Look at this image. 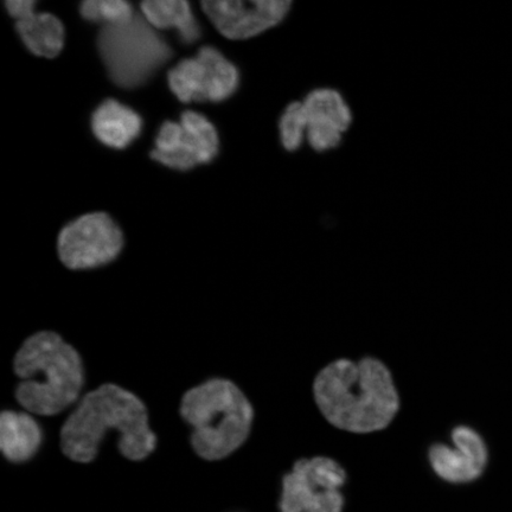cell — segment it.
I'll return each mask as SVG.
<instances>
[{"label": "cell", "mask_w": 512, "mask_h": 512, "mask_svg": "<svg viewBox=\"0 0 512 512\" xmlns=\"http://www.w3.org/2000/svg\"><path fill=\"white\" fill-rule=\"evenodd\" d=\"M143 14L152 27L175 28L182 41L190 44L200 38L201 31L185 0H150L142 3Z\"/></svg>", "instance_id": "15"}, {"label": "cell", "mask_w": 512, "mask_h": 512, "mask_svg": "<svg viewBox=\"0 0 512 512\" xmlns=\"http://www.w3.org/2000/svg\"><path fill=\"white\" fill-rule=\"evenodd\" d=\"M98 44L112 79L125 88L142 85L171 55L168 44L139 17L118 27H105Z\"/></svg>", "instance_id": "5"}, {"label": "cell", "mask_w": 512, "mask_h": 512, "mask_svg": "<svg viewBox=\"0 0 512 512\" xmlns=\"http://www.w3.org/2000/svg\"><path fill=\"white\" fill-rule=\"evenodd\" d=\"M292 0H206L202 8L229 40H249L278 27L290 15Z\"/></svg>", "instance_id": "10"}, {"label": "cell", "mask_w": 512, "mask_h": 512, "mask_svg": "<svg viewBox=\"0 0 512 512\" xmlns=\"http://www.w3.org/2000/svg\"><path fill=\"white\" fill-rule=\"evenodd\" d=\"M279 138L287 152H298L306 144L307 120L302 100L290 102L280 115Z\"/></svg>", "instance_id": "17"}, {"label": "cell", "mask_w": 512, "mask_h": 512, "mask_svg": "<svg viewBox=\"0 0 512 512\" xmlns=\"http://www.w3.org/2000/svg\"><path fill=\"white\" fill-rule=\"evenodd\" d=\"M347 472L329 457L300 459L281 483L280 512H343Z\"/></svg>", "instance_id": "6"}, {"label": "cell", "mask_w": 512, "mask_h": 512, "mask_svg": "<svg viewBox=\"0 0 512 512\" xmlns=\"http://www.w3.org/2000/svg\"><path fill=\"white\" fill-rule=\"evenodd\" d=\"M453 447L434 444L428 451L431 467L440 479L451 484L475 482L488 464V448L471 427L458 426L452 431Z\"/></svg>", "instance_id": "12"}, {"label": "cell", "mask_w": 512, "mask_h": 512, "mask_svg": "<svg viewBox=\"0 0 512 512\" xmlns=\"http://www.w3.org/2000/svg\"><path fill=\"white\" fill-rule=\"evenodd\" d=\"M35 5V0H10V2H6L9 14L16 18L17 21H21V19L34 14Z\"/></svg>", "instance_id": "19"}, {"label": "cell", "mask_w": 512, "mask_h": 512, "mask_svg": "<svg viewBox=\"0 0 512 512\" xmlns=\"http://www.w3.org/2000/svg\"><path fill=\"white\" fill-rule=\"evenodd\" d=\"M313 396L330 425L355 434L384 430L400 408L392 373L374 357L331 362L316 376Z\"/></svg>", "instance_id": "2"}, {"label": "cell", "mask_w": 512, "mask_h": 512, "mask_svg": "<svg viewBox=\"0 0 512 512\" xmlns=\"http://www.w3.org/2000/svg\"><path fill=\"white\" fill-rule=\"evenodd\" d=\"M19 382L15 396L25 412L54 416L78 402L85 386L79 351L53 331H41L22 344L14 358Z\"/></svg>", "instance_id": "3"}, {"label": "cell", "mask_w": 512, "mask_h": 512, "mask_svg": "<svg viewBox=\"0 0 512 512\" xmlns=\"http://www.w3.org/2000/svg\"><path fill=\"white\" fill-rule=\"evenodd\" d=\"M239 72L220 51L204 47L195 59L184 60L169 73L171 91L183 102H220L239 87Z\"/></svg>", "instance_id": "8"}, {"label": "cell", "mask_w": 512, "mask_h": 512, "mask_svg": "<svg viewBox=\"0 0 512 512\" xmlns=\"http://www.w3.org/2000/svg\"><path fill=\"white\" fill-rule=\"evenodd\" d=\"M81 15L87 21L118 27L134 18L133 8L124 0H86L81 4Z\"/></svg>", "instance_id": "18"}, {"label": "cell", "mask_w": 512, "mask_h": 512, "mask_svg": "<svg viewBox=\"0 0 512 512\" xmlns=\"http://www.w3.org/2000/svg\"><path fill=\"white\" fill-rule=\"evenodd\" d=\"M142 119L136 112L114 100L102 104L93 115V131L105 145L124 149L142 131Z\"/></svg>", "instance_id": "14"}, {"label": "cell", "mask_w": 512, "mask_h": 512, "mask_svg": "<svg viewBox=\"0 0 512 512\" xmlns=\"http://www.w3.org/2000/svg\"><path fill=\"white\" fill-rule=\"evenodd\" d=\"M16 28L25 46L37 56L53 59L61 53L64 28L60 19L49 14H34L17 21Z\"/></svg>", "instance_id": "16"}, {"label": "cell", "mask_w": 512, "mask_h": 512, "mask_svg": "<svg viewBox=\"0 0 512 512\" xmlns=\"http://www.w3.org/2000/svg\"><path fill=\"white\" fill-rule=\"evenodd\" d=\"M123 246L118 224L104 213L86 215L68 224L57 242L62 264L73 271L110 264Z\"/></svg>", "instance_id": "7"}, {"label": "cell", "mask_w": 512, "mask_h": 512, "mask_svg": "<svg viewBox=\"0 0 512 512\" xmlns=\"http://www.w3.org/2000/svg\"><path fill=\"white\" fill-rule=\"evenodd\" d=\"M182 418L191 427L190 443L198 457L217 462L239 450L251 434L254 409L229 380L213 379L183 395Z\"/></svg>", "instance_id": "4"}, {"label": "cell", "mask_w": 512, "mask_h": 512, "mask_svg": "<svg viewBox=\"0 0 512 512\" xmlns=\"http://www.w3.org/2000/svg\"><path fill=\"white\" fill-rule=\"evenodd\" d=\"M42 430L28 412L4 411L0 415V450L10 463L29 462L40 450Z\"/></svg>", "instance_id": "13"}, {"label": "cell", "mask_w": 512, "mask_h": 512, "mask_svg": "<svg viewBox=\"0 0 512 512\" xmlns=\"http://www.w3.org/2000/svg\"><path fill=\"white\" fill-rule=\"evenodd\" d=\"M149 420V411L136 394L118 384H102L83 396L64 422L61 450L75 463H91L106 434L117 432L120 453L132 462H140L157 447Z\"/></svg>", "instance_id": "1"}, {"label": "cell", "mask_w": 512, "mask_h": 512, "mask_svg": "<svg viewBox=\"0 0 512 512\" xmlns=\"http://www.w3.org/2000/svg\"><path fill=\"white\" fill-rule=\"evenodd\" d=\"M302 102L307 120L306 144L318 153L336 150L354 123L344 95L335 88L318 87L307 93Z\"/></svg>", "instance_id": "11"}, {"label": "cell", "mask_w": 512, "mask_h": 512, "mask_svg": "<svg viewBox=\"0 0 512 512\" xmlns=\"http://www.w3.org/2000/svg\"><path fill=\"white\" fill-rule=\"evenodd\" d=\"M219 152L215 127L201 114L185 112L181 124L165 123L160 128L151 157L176 170H190L209 163Z\"/></svg>", "instance_id": "9"}]
</instances>
